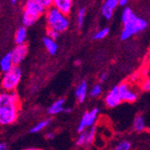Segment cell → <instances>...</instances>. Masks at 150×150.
<instances>
[{"instance_id": "9a60e30c", "label": "cell", "mask_w": 150, "mask_h": 150, "mask_svg": "<svg viewBox=\"0 0 150 150\" xmlns=\"http://www.w3.org/2000/svg\"><path fill=\"white\" fill-rule=\"evenodd\" d=\"M15 64H13V57L11 52H8L2 57L1 60H0V69L3 73H6L7 71H9L10 69H12Z\"/></svg>"}, {"instance_id": "30bf717a", "label": "cell", "mask_w": 150, "mask_h": 150, "mask_svg": "<svg viewBox=\"0 0 150 150\" xmlns=\"http://www.w3.org/2000/svg\"><path fill=\"white\" fill-rule=\"evenodd\" d=\"M27 53H28V47L26 44L16 45L15 49L11 51L13 64L16 66H19V64H21L27 56Z\"/></svg>"}, {"instance_id": "7c38bea8", "label": "cell", "mask_w": 150, "mask_h": 150, "mask_svg": "<svg viewBox=\"0 0 150 150\" xmlns=\"http://www.w3.org/2000/svg\"><path fill=\"white\" fill-rule=\"evenodd\" d=\"M87 95H89V89H88V84L86 80H82L80 83L77 84L75 89V96L76 101L79 103H85Z\"/></svg>"}, {"instance_id": "d4e9b609", "label": "cell", "mask_w": 150, "mask_h": 150, "mask_svg": "<svg viewBox=\"0 0 150 150\" xmlns=\"http://www.w3.org/2000/svg\"><path fill=\"white\" fill-rule=\"evenodd\" d=\"M141 90L144 92H149L150 93V76H147L146 78H145L142 83H141Z\"/></svg>"}, {"instance_id": "5bb4252c", "label": "cell", "mask_w": 150, "mask_h": 150, "mask_svg": "<svg viewBox=\"0 0 150 150\" xmlns=\"http://www.w3.org/2000/svg\"><path fill=\"white\" fill-rule=\"evenodd\" d=\"M65 103L66 100L64 98H59L55 102H53L48 108V113L50 115H57L61 112H64L66 108Z\"/></svg>"}, {"instance_id": "52a82bcc", "label": "cell", "mask_w": 150, "mask_h": 150, "mask_svg": "<svg viewBox=\"0 0 150 150\" xmlns=\"http://www.w3.org/2000/svg\"><path fill=\"white\" fill-rule=\"evenodd\" d=\"M119 93L121 99V102L125 103H135L139 97V93L128 82H123L118 86Z\"/></svg>"}, {"instance_id": "83f0119b", "label": "cell", "mask_w": 150, "mask_h": 150, "mask_svg": "<svg viewBox=\"0 0 150 150\" xmlns=\"http://www.w3.org/2000/svg\"><path fill=\"white\" fill-rule=\"evenodd\" d=\"M55 138V133L52 132V131H50L46 134V139H53Z\"/></svg>"}, {"instance_id": "277c9868", "label": "cell", "mask_w": 150, "mask_h": 150, "mask_svg": "<svg viewBox=\"0 0 150 150\" xmlns=\"http://www.w3.org/2000/svg\"><path fill=\"white\" fill-rule=\"evenodd\" d=\"M45 13L48 28L55 30L59 33L67 30L69 26V20L67 18V16L63 15L55 7L48 9Z\"/></svg>"}, {"instance_id": "484cf974", "label": "cell", "mask_w": 150, "mask_h": 150, "mask_svg": "<svg viewBox=\"0 0 150 150\" xmlns=\"http://www.w3.org/2000/svg\"><path fill=\"white\" fill-rule=\"evenodd\" d=\"M37 1L42 5L46 10L53 7V5H54V0H37Z\"/></svg>"}, {"instance_id": "d6986e66", "label": "cell", "mask_w": 150, "mask_h": 150, "mask_svg": "<svg viewBox=\"0 0 150 150\" xmlns=\"http://www.w3.org/2000/svg\"><path fill=\"white\" fill-rule=\"evenodd\" d=\"M133 129L137 132H142L146 129V121L142 115H137L133 120Z\"/></svg>"}, {"instance_id": "f546056e", "label": "cell", "mask_w": 150, "mask_h": 150, "mask_svg": "<svg viewBox=\"0 0 150 150\" xmlns=\"http://www.w3.org/2000/svg\"><path fill=\"white\" fill-rule=\"evenodd\" d=\"M0 150H8L7 145L5 142H1V143H0Z\"/></svg>"}, {"instance_id": "5b68a950", "label": "cell", "mask_w": 150, "mask_h": 150, "mask_svg": "<svg viewBox=\"0 0 150 150\" xmlns=\"http://www.w3.org/2000/svg\"><path fill=\"white\" fill-rule=\"evenodd\" d=\"M23 76V71L19 66H13L12 69L3 73L1 86L4 92H15L18 87Z\"/></svg>"}, {"instance_id": "9c48e42d", "label": "cell", "mask_w": 150, "mask_h": 150, "mask_svg": "<svg viewBox=\"0 0 150 150\" xmlns=\"http://www.w3.org/2000/svg\"><path fill=\"white\" fill-rule=\"evenodd\" d=\"M121 99L119 93L118 86H113L111 90H109L106 95L104 96V104L108 108H115L120 104Z\"/></svg>"}, {"instance_id": "ba28073f", "label": "cell", "mask_w": 150, "mask_h": 150, "mask_svg": "<svg viewBox=\"0 0 150 150\" xmlns=\"http://www.w3.org/2000/svg\"><path fill=\"white\" fill-rule=\"evenodd\" d=\"M95 135H96V128L94 126L85 130L84 132L79 133L78 137L76 140V146H84L91 145L95 139Z\"/></svg>"}, {"instance_id": "44dd1931", "label": "cell", "mask_w": 150, "mask_h": 150, "mask_svg": "<svg viewBox=\"0 0 150 150\" xmlns=\"http://www.w3.org/2000/svg\"><path fill=\"white\" fill-rule=\"evenodd\" d=\"M112 150H131V143L129 140H120L113 146Z\"/></svg>"}, {"instance_id": "d6a6232c", "label": "cell", "mask_w": 150, "mask_h": 150, "mask_svg": "<svg viewBox=\"0 0 150 150\" xmlns=\"http://www.w3.org/2000/svg\"><path fill=\"white\" fill-rule=\"evenodd\" d=\"M75 65H76V66H80V65H81V60H80V59H76V60L75 61Z\"/></svg>"}, {"instance_id": "7402d4cb", "label": "cell", "mask_w": 150, "mask_h": 150, "mask_svg": "<svg viewBox=\"0 0 150 150\" xmlns=\"http://www.w3.org/2000/svg\"><path fill=\"white\" fill-rule=\"evenodd\" d=\"M86 8L85 7H82L78 10L77 12V16H76V22H77V26L79 28H81L82 26L84 24L85 22V17H86Z\"/></svg>"}, {"instance_id": "f1b7e54d", "label": "cell", "mask_w": 150, "mask_h": 150, "mask_svg": "<svg viewBox=\"0 0 150 150\" xmlns=\"http://www.w3.org/2000/svg\"><path fill=\"white\" fill-rule=\"evenodd\" d=\"M129 0H119V6H125L128 5Z\"/></svg>"}, {"instance_id": "603a6c76", "label": "cell", "mask_w": 150, "mask_h": 150, "mask_svg": "<svg viewBox=\"0 0 150 150\" xmlns=\"http://www.w3.org/2000/svg\"><path fill=\"white\" fill-rule=\"evenodd\" d=\"M109 33H110V29L108 27H105V28H103L101 30H99L98 32H96L93 34V40H103L104 38H106L109 35Z\"/></svg>"}, {"instance_id": "4fadbf2b", "label": "cell", "mask_w": 150, "mask_h": 150, "mask_svg": "<svg viewBox=\"0 0 150 150\" xmlns=\"http://www.w3.org/2000/svg\"><path fill=\"white\" fill-rule=\"evenodd\" d=\"M72 0H54L53 7L58 9L65 16H69L72 9Z\"/></svg>"}, {"instance_id": "e0dca14e", "label": "cell", "mask_w": 150, "mask_h": 150, "mask_svg": "<svg viewBox=\"0 0 150 150\" xmlns=\"http://www.w3.org/2000/svg\"><path fill=\"white\" fill-rule=\"evenodd\" d=\"M26 39H27V27L23 25V26L19 27L16 32L15 42L16 45L25 44Z\"/></svg>"}, {"instance_id": "8fae6325", "label": "cell", "mask_w": 150, "mask_h": 150, "mask_svg": "<svg viewBox=\"0 0 150 150\" xmlns=\"http://www.w3.org/2000/svg\"><path fill=\"white\" fill-rule=\"evenodd\" d=\"M119 6V0H105L102 6V15L106 20H111L113 13Z\"/></svg>"}, {"instance_id": "836d02e7", "label": "cell", "mask_w": 150, "mask_h": 150, "mask_svg": "<svg viewBox=\"0 0 150 150\" xmlns=\"http://www.w3.org/2000/svg\"><path fill=\"white\" fill-rule=\"evenodd\" d=\"M17 1H18V0H11V3H12V4H16Z\"/></svg>"}, {"instance_id": "e575fe53", "label": "cell", "mask_w": 150, "mask_h": 150, "mask_svg": "<svg viewBox=\"0 0 150 150\" xmlns=\"http://www.w3.org/2000/svg\"><path fill=\"white\" fill-rule=\"evenodd\" d=\"M149 70H150V67H149Z\"/></svg>"}, {"instance_id": "ac0fdd59", "label": "cell", "mask_w": 150, "mask_h": 150, "mask_svg": "<svg viewBox=\"0 0 150 150\" xmlns=\"http://www.w3.org/2000/svg\"><path fill=\"white\" fill-rule=\"evenodd\" d=\"M50 122H51L50 119H43L42 120H40L33 127L30 129V133L35 134V133H39L40 131H42L50 124Z\"/></svg>"}, {"instance_id": "6da1fadb", "label": "cell", "mask_w": 150, "mask_h": 150, "mask_svg": "<svg viewBox=\"0 0 150 150\" xmlns=\"http://www.w3.org/2000/svg\"><path fill=\"white\" fill-rule=\"evenodd\" d=\"M19 95L16 91L0 94V124L7 126L15 123L19 114Z\"/></svg>"}, {"instance_id": "ffe728a7", "label": "cell", "mask_w": 150, "mask_h": 150, "mask_svg": "<svg viewBox=\"0 0 150 150\" xmlns=\"http://www.w3.org/2000/svg\"><path fill=\"white\" fill-rule=\"evenodd\" d=\"M103 93V86L102 84L97 83V84H94L91 89L89 90V96L91 98H98L100 95Z\"/></svg>"}, {"instance_id": "7a4b0ae2", "label": "cell", "mask_w": 150, "mask_h": 150, "mask_svg": "<svg viewBox=\"0 0 150 150\" xmlns=\"http://www.w3.org/2000/svg\"><path fill=\"white\" fill-rule=\"evenodd\" d=\"M46 9L40 5L37 0H26L23 6V13L22 17L23 25L25 27H30L33 25L36 21L42 16Z\"/></svg>"}, {"instance_id": "4316f807", "label": "cell", "mask_w": 150, "mask_h": 150, "mask_svg": "<svg viewBox=\"0 0 150 150\" xmlns=\"http://www.w3.org/2000/svg\"><path fill=\"white\" fill-rule=\"evenodd\" d=\"M108 73H106V72H103V73H102L100 76H99V81H100V84H103V83H104V82L107 80V78H108Z\"/></svg>"}, {"instance_id": "8992f818", "label": "cell", "mask_w": 150, "mask_h": 150, "mask_svg": "<svg viewBox=\"0 0 150 150\" xmlns=\"http://www.w3.org/2000/svg\"><path fill=\"white\" fill-rule=\"evenodd\" d=\"M99 113H100L99 108H93L89 111L85 112V113L82 115L79 123L77 125V132L78 133L84 132L85 130L93 127L95 121L97 120Z\"/></svg>"}, {"instance_id": "cb8c5ba5", "label": "cell", "mask_w": 150, "mask_h": 150, "mask_svg": "<svg viewBox=\"0 0 150 150\" xmlns=\"http://www.w3.org/2000/svg\"><path fill=\"white\" fill-rule=\"evenodd\" d=\"M46 34H47V37H49V38H50V39H52L54 40H57L59 38V35H60V33L59 32L53 30V29H50V28L47 29V33Z\"/></svg>"}, {"instance_id": "2e32d148", "label": "cell", "mask_w": 150, "mask_h": 150, "mask_svg": "<svg viewBox=\"0 0 150 150\" xmlns=\"http://www.w3.org/2000/svg\"><path fill=\"white\" fill-rule=\"evenodd\" d=\"M42 42H43L45 49L47 50V51L50 54V55H55V54L58 52L59 45L56 42V40H54L46 36L42 39Z\"/></svg>"}, {"instance_id": "1f68e13d", "label": "cell", "mask_w": 150, "mask_h": 150, "mask_svg": "<svg viewBox=\"0 0 150 150\" xmlns=\"http://www.w3.org/2000/svg\"><path fill=\"white\" fill-rule=\"evenodd\" d=\"M23 150H43L42 148H37V147H28V148H25Z\"/></svg>"}, {"instance_id": "3957f363", "label": "cell", "mask_w": 150, "mask_h": 150, "mask_svg": "<svg viewBox=\"0 0 150 150\" xmlns=\"http://www.w3.org/2000/svg\"><path fill=\"white\" fill-rule=\"evenodd\" d=\"M123 29L120 33V40H127L141 32H144L148 26V23L146 19L139 17L137 16L122 22Z\"/></svg>"}, {"instance_id": "4dcf8cb0", "label": "cell", "mask_w": 150, "mask_h": 150, "mask_svg": "<svg viewBox=\"0 0 150 150\" xmlns=\"http://www.w3.org/2000/svg\"><path fill=\"white\" fill-rule=\"evenodd\" d=\"M72 111H73L72 108H70V107H66L65 108V111H64V113H70Z\"/></svg>"}]
</instances>
